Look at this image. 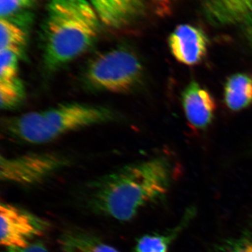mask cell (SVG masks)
<instances>
[{
	"instance_id": "obj_1",
	"label": "cell",
	"mask_w": 252,
	"mask_h": 252,
	"mask_svg": "<svg viewBox=\"0 0 252 252\" xmlns=\"http://www.w3.org/2000/svg\"><path fill=\"white\" fill-rule=\"evenodd\" d=\"M172 178L171 165L163 158L131 164L91 184L88 203L97 213L127 221L165 196Z\"/></svg>"
},
{
	"instance_id": "obj_2",
	"label": "cell",
	"mask_w": 252,
	"mask_h": 252,
	"mask_svg": "<svg viewBox=\"0 0 252 252\" xmlns=\"http://www.w3.org/2000/svg\"><path fill=\"white\" fill-rule=\"evenodd\" d=\"M101 24L89 0H49L41 27L46 72H56L86 53L98 39Z\"/></svg>"
},
{
	"instance_id": "obj_3",
	"label": "cell",
	"mask_w": 252,
	"mask_h": 252,
	"mask_svg": "<svg viewBox=\"0 0 252 252\" xmlns=\"http://www.w3.org/2000/svg\"><path fill=\"white\" fill-rule=\"evenodd\" d=\"M114 113L102 106L78 102L31 112L5 122L6 133L26 143H47L73 131L113 120Z\"/></svg>"
},
{
	"instance_id": "obj_4",
	"label": "cell",
	"mask_w": 252,
	"mask_h": 252,
	"mask_svg": "<svg viewBox=\"0 0 252 252\" xmlns=\"http://www.w3.org/2000/svg\"><path fill=\"white\" fill-rule=\"evenodd\" d=\"M144 74L138 55L130 48L118 46L93 58L84 69L83 80L91 90L124 94L140 85Z\"/></svg>"
},
{
	"instance_id": "obj_5",
	"label": "cell",
	"mask_w": 252,
	"mask_h": 252,
	"mask_svg": "<svg viewBox=\"0 0 252 252\" xmlns=\"http://www.w3.org/2000/svg\"><path fill=\"white\" fill-rule=\"evenodd\" d=\"M64 157L55 154L32 153L0 160L1 180L16 185H31L45 180L67 163Z\"/></svg>"
},
{
	"instance_id": "obj_6",
	"label": "cell",
	"mask_w": 252,
	"mask_h": 252,
	"mask_svg": "<svg viewBox=\"0 0 252 252\" xmlns=\"http://www.w3.org/2000/svg\"><path fill=\"white\" fill-rule=\"evenodd\" d=\"M46 220L9 203L0 205V242L7 250L26 248L44 234Z\"/></svg>"
},
{
	"instance_id": "obj_7",
	"label": "cell",
	"mask_w": 252,
	"mask_h": 252,
	"mask_svg": "<svg viewBox=\"0 0 252 252\" xmlns=\"http://www.w3.org/2000/svg\"><path fill=\"white\" fill-rule=\"evenodd\" d=\"M168 46L173 57L185 65H196L206 57L209 39L201 28L181 24L168 37Z\"/></svg>"
},
{
	"instance_id": "obj_8",
	"label": "cell",
	"mask_w": 252,
	"mask_h": 252,
	"mask_svg": "<svg viewBox=\"0 0 252 252\" xmlns=\"http://www.w3.org/2000/svg\"><path fill=\"white\" fill-rule=\"evenodd\" d=\"M101 23L112 29L128 27L146 14L144 0H89Z\"/></svg>"
},
{
	"instance_id": "obj_9",
	"label": "cell",
	"mask_w": 252,
	"mask_h": 252,
	"mask_svg": "<svg viewBox=\"0 0 252 252\" xmlns=\"http://www.w3.org/2000/svg\"><path fill=\"white\" fill-rule=\"evenodd\" d=\"M182 104L186 118L193 128L204 130L212 124L216 102L212 94L196 81L189 83L182 92Z\"/></svg>"
},
{
	"instance_id": "obj_10",
	"label": "cell",
	"mask_w": 252,
	"mask_h": 252,
	"mask_svg": "<svg viewBox=\"0 0 252 252\" xmlns=\"http://www.w3.org/2000/svg\"><path fill=\"white\" fill-rule=\"evenodd\" d=\"M203 9L214 26L243 25L252 16V0H205Z\"/></svg>"
},
{
	"instance_id": "obj_11",
	"label": "cell",
	"mask_w": 252,
	"mask_h": 252,
	"mask_svg": "<svg viewBox=\"0 0 252 252\" xmlns=\"http://www.w3.org/2000/svg\"><path fill=\"white\" fill-rule=\"evenodd\" d=\"M225 105L233 112H239L252 104V76L248 73H237L225 81Z\"/></svg>"
},
{
	"instance_id": "obj_12",
	"label": "cell",
	"mask_w": 252,
	"mask_h": 252,
	"mask_svg": "<svg viewBox=\"0 0 252 252\" xmlns=\"http://www.w3.org/2000/svg\"><path fill=\"white\" fill-rule=\"evenodd\" d=\"M195 211L190 208L186 212L183 220L173 229L165 234L146 235L137 240L134 252H168L169 248L190 220L193 218Z\"/></svg>"
},
{
	"instance_id": "obj_13",
	"label": "cell",
	"mask_w": 252,
	"mask_h": 252,
	"mask_svg": "<svg viewBox=\"0 0 252 252\" xmlns=\"http://www.w3.org/2000/svg\"><path fill=\"white\" fill-rule=\"evenodd\" d=\"M61 252H119L100 240L81 232H68L61 237Z\"/></svg>"
},
{
	"instance_id": "obj_14",
	"label": "cell",
	"mask_w": 252,
	"mask_h": 252,
	"mask_svg": "<svg viewBox=\"0 0 252 252\" xmlns=\"http://www.w3.org/2000/svg\"><path fill=\"white\" fill-rule=\"evenodd\" d=\"M37 0H0V18L9 20L28 30Z\"/></svg>"
},
{
	"instance_id": "obj_15",
	"label": "cell",
	"mask_w": 252,
	"mask_h": 252,
	"mask_svg": "<svg viewBox=\"0 0 252 252\" xmlns=\"http://www.w3.org/2000/svg\"><path fill=\"white\" fill-rule=\"evenodd\" d=\"M28 31L9 20L0 18V50H11L25 56Z\"/></svg>"
},
{
	"instance_id": "obj_16",
	"label": "cell",
	"mask_w": 252,
	"mask_h": 252,
	"mask_svg": "<svg viewBox=\"0 0 252 252\" xmlns=\"http://www.w3.org/2000/svg\"><path fill=\"white\" fill-rule=\"evenodd\" d=\"M26 97V89L19 77L0 79L1 109H11L20 105Z\"/></svg>"
},
{
	"instance_id": "obj_17",
	"label": "cell",
	"mask_w": 252,
	"mask_h": 252,
	"mask_svg": "<svg viewBox=\"0 0 252 252\" xmlns=\"http://www.w3.org/2000/svg\"><path fill=\"white\" fill-rule=\"evenodd\" d=\"M23 56L11 50H0V79L18 77V64Z\"/></svg>"
},
{
	"instance_id": "obj_18",
	"label": "cell",
	"mask_w": 252,
	"mask_h": 252,
	"mask_svg": "<svg viewBox=\"0 0 252 252\" xmlns=\"http://www.w3.org/2000/svg\"><path fill=\"white\" fill-rule=\"evenodd\" d=\"M213 252H252V232H246L219 244Z\"/></svg>"
},
{
	"instance_id": "obj_19",
	"label": "cell",
	"mask_w": 252,
	"mask_h": 252,
	"mask_svg": "<svg viewBox=\"0 0 252 252\" xmlns=\"http://www.w3.org/2000/svg\"><path fill=\"white\" fill-rule=\"evenodd\" d=\"M154 12L160 17L170 16L177 0H150Z\"/></svg>"
},
{
	"instance_id": "obj_20",
	"label": "cell",
	"mask_w": 252,
	"mask_h": 252,
	"mask_svg": "<svg viewBox=\"0 0 252 252\" xmlns=\"http://www.w3.org/2000/svg\"><path fill=\"white\" fill-rule=\"evenodd\" d=\"M5 252H49L44 244L40 242L32 243L26 248L7 250Z\"/></svg>"
},
{
	"instance_id": "obj_21",
	"label": "cell",
	"mask_w": 252,
	"mask_h": 252,
	"mask_svg": "<svg viewBox=\"0 0 252 252\" xmlns=\"http://www.w3.org/2000/svg\"><path fill=\"white\" fill-rule=\"evenodd\" d=\"M244 32L248 41L252 44V16L247 20L243 24Z\"/></svg>"
}]
</instances>
